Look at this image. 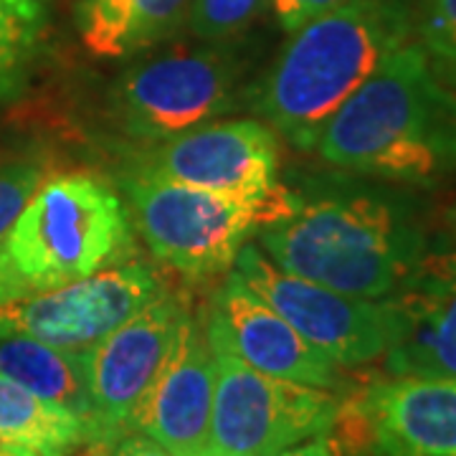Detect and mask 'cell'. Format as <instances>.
I'll return each mask as SVG.
<instances>
[{
    "label": "cell",
    "mask_w": 456,
    "mask_h": 456,
    "mask_svg": "<svg viewBox=\"0 0 456 456\" xmlns=\"http://www.w3.org/2000/svg\"><path fill=\"white\" fill-rule=\"evenodd\" d=\"M0 373L38 398L71 411L94 428L99 439L86 386V353L61 350L23 335H0Z\"/></svg>",
    "instance_id": "e0dca14e"
},
{
    "label": "cell",
    "mask_w": 456,
    "mask_h": 456,
    "mask_svg": "<svg viewBox=\"0 0 456 456\" xmlns=\"http://www.w3.org/2000/svg\"><path fill=\"white\" fill-rule=\"evenodd\" d=\"M274 456H370L365 454L362 449H358L355 444H350L347 439H342L338 431H327L320 436L294 444L289 449L279 452Z\"/></svg>",
    "instance_id": "603a6c76"
},
{
    "label": "cell",
    "mask_w": 456,
    "mask_h": 456,
    "mask_svg": "<svg viewBox=\"0 0 456 456\" xmlns=\"http://www.w3.org/2000/svg\"><path fill=\"white\" fill-rule=\"evenodd\" d=\"M46 180V167L38 160H13L0 165V239L13 226L18 213Z\"/></svg>",
    "instance_id": "7402d4cb"
},
{
    "label": "cell",
    "mask_w": 456,
    "mask_h": 456,
    "mask_svg": "<svg viewBox=\"0 0 456 456\" xmlns=\"http://www.w3.org/2000/svg\"><path fill=\"white\" fill-rule=\"evenodd\" d=\"M191 0H77L82 46L99 59H130L158 46L188 20Z\"/></svg>",
    "instance_id": "2e32d148"
},
{
    "label": "cell",
    "mask_w": 456,
    "mask_h": 456,
    "mask_svg": "<svg viewBox=\"0 0 456 456\" xmlns=\"http://www.w3.org/2000/svg\"><path fill=\"white\" fill-rule=\"evenodd\" d=\"M44 23L41 0H0V97H11L26 82Z\"/></svg>",
    "instance_id": "d6986e66"
},
{
    "label": "cell",
    "mask_w": 456,
    "mask_h": 456,
    "mask_svg": "<svg viewBox=\"0 0 456 456\" xmlns=\"http://www.w3.org/2000/svg\"><path fill=\"white\" fill-rule=\"evenodd\" d=\"M163 292L147 264L122 259L74 284L0 305V335L86 353Z\"/></svg>",
    "instance_id": "9c48e42d"
},
{
    "label": "cell",
    "mask_w": 456,
    "mask_h": 456,
    "mask_svg": "<svg viewBox=\"0 0 456 456\" xmlns=\"http://www.w3.org/2000/svg\"><path fill=\"white\" fill-rule=\"evenodd\" d=\"M206 320L213 347L228 350L259 373L327 391H340L345 383L340 365L305 340L277 310L246 289L231 272L213 294Z\"/></svg>",
    "instance_id": "4fadbf2b"
},
{
    "label": "cell",
    "mask_w": 456,
    "mask_h": 456,
    "mask_svg": "<svg viewBox=\"0 0 456 456\" xmlns=\"http://www.w3.org/2000/svg\"><path fill=\"white\" fill-rule=\"evenodd\" d=\"M137 170L218 196L269 203L279 185V137L259 117L213 119L165 140Z\"/></svg>",
    "instance_id": "8fae6325"
},
{
    "label": "cell",
    "mask_w": 456,
    "mask_h": 456,
    "mask_svg": "<svg viewBox=\"0 0 456 456\" xmlns=\"http://www.w3.org/2000/svg\"><path fill=\"white\" fill-rule=\"evenodd\" d=\"M391 342L383 353L388 375L456 380V254L444 244L428 248L421 266L386 297Z\"/></svg>",
    "instance_id": "5bb4252c"
},
{
    "label": "cell",
    "mask_w": 456,
    "mask_h": 456,
    "mask_svg": "<svg viewBox=\"0 0 456 456\" xmlns=\"http://www.w3.org/2000/svg\"><path fill=\"white\" fill-rule=\"evenodd\" d=\"M335 365L360 368L383 358L391 342L386 297L365 299L292 274L248 241L228 269Z\"/></svg>",
    "instance_id": "ba28073f"
},
{
    "label": "cell",
    "mask_w": 456,
    "mask_h": 456,
    "mask_svg": "<svg viewBox=\"0 0 456 456\" xmlns=\"http://www.w3.org/2000/svg\"><path fill=\"white\" fill-rule=\"evenodd\" d=\"M444 244L456 254V203L444 216Z\"/></svg>",
    "instance_id": "4316f807"
},
{
    "label": "cell",
    "mask_w": 456,
    "mask_h": 456,
    "mask_svg": "<svg viewBox=\"0 0 456 456\" xmlns=\"http://www.w3.org/2000/svg\"><path fill=\"white\" fill-rule=\"evenodd\" d=\"M342 0H272L274 13L279 18V26L284 31H297L299 26H305L307 20L325 13L330 8H335Z\"/></svg>",
    "instance_id": "cb8c5ba5"
},
{
    "label": "cell",
    "mask_w": 456,
    "mask_h": 456,
    "mask_svg": "<svg viewBox=\"0 0 456 456\" xmlns=\"http://www.w3.org/2000/svg\"><path fill=\"white\" fill-rule=\"evenodd\" d=\"M269 0H191L188 26L203 41H224L248 28Z\"/></svg>",
    "instance_id": "44dd1931"
},
{
    "label": "cell",
    "mask_w": 456,
    "mask_h": 456,
    "mask_svg": "<svg viewBox=\"0 0 456 456\" xmlns=\"http://www.w3.org/2000/svg\"><path fill=\"white\" fill-rule=\"evenodd\" d=\"M256 244L277 266L330 289L383 299L406 284L431 239L413 198L368 185H330L264 224Z\"/></svg>",
    "instance_id": "6da1fadb"
},
{
    "label": "cell",
    "mask_w": 456,
    "mask_h": 456,
    "mask_svg": "<svg viewBox=\"0 0 456 456\" xmlns=\"http://www.w3.org/2000/svg\"><path fill=\"white\" fill-rule=\"evenodd\" d=\"M416 11V0H342L312 18L251 89V110L294 150L310 152L342 102L413 41Z\"/></svg>",
    "instance_id": "7a4b0ae2"
},
{
    "label": "cell",
    "mask_w": 456,
    "mask_h": 456,
    "mask_svg": "<svg viewBox=\"0 0 456 456\" xmlns=\"http://www.w3.org/2000/svg\"><path fill=\"white\" fill-rule=\"evenodd\" d=\"M241 66L226 51L175 49L125 69L110 86L107 114L125 137L160 145L233 112Z\"/></svg>",
    "instance_id": "8992f818"
},
{
    "label": "cell",
    "mask_w": 456,
    "mask_h": 456,
    "mask_svg": "<svg viewBox=\"0 0 456 456\" xmlns=\"http://www.w3.org/2000/svg\"><path fill=\"white\" fill-rule=\"evenodd\" d=\"M444 160H446L449 170H456V112L449 122L446 137H444Z\"/></svg>",
    "instance_id": "484cf974"
},
{
    "label": "cell",
    "mask_w": 456,
    "mask_h": 456,
    "mask_svg": "<svg viewBox=\"0 0 456 456\" xmlns=\"http://www.w3.org/2000/svg\"><path fill=\"white\" fill-rule=\"evenodd\" d=\"M122 191L132 228L140 231L150 254L191 279L228 272L264 224L289 216L299 203V193L289 188H281L269 203H254L137 167L122 180Z\"/></svg>",
    "instance_id": "5b68a950"
},
{
    "label": "cell",
    "mask_w": 456,
    "mask_h": 456,
    "mask_svg": "<svg viewBox=\"0 0 456 456\" xmlns=\"http://www.w3.org/2000/svg\"><path fill=\"white\" fill-rule=\"evenodd\" d=\"M0 441L31 449L38 456H71L99 439L79 416L0 373Z\"/></svg>",
    "instance_id": "ac0fdd59"
},
{
    "label": "cell",
    "mask_w": 456,
    "mask_h": 456,
    "mask_svg": "<svg viewBox=\"0 0 456 456\" xmlns=\"http://www.w3.org/2000/svg\"><path fill=\"white\" fill-rule=\"evenodd\" d=\"M130 213L104 180H44L0 239V305L51 292L127 259Z\"/></svg>",
    "instance_id": "277c9868"
},
{
    "label": "cell",
    "mask_w": 456,
    "mask_h": 456,
    "mask_svg": "<svg viewBox=\"0 0 456 456\" xmlns=\"http://www.w3.org/2000/svg\"><path fill=\"white\" fill-rule=\"evenodd\" d=\"M112 446L114 441H92L71 456H112Z\"/></svg>",
    "instance_id": "83f0119b"
},
{
    "label": "cell",
    "mask_w": 456,
    "mask_h": 456,
    "mask_svg": "<svg viewBox=\"0 0 456 456\" xmlns=\"http://www.w3.org/2000/svg\"><path fill=\"white\" fill-rule=\"evenodd\" d=\"M213 355L211 456H274L338 424V391L259 373L221 347Z\"/></svg>",
    "instance_id": "52a82bcc"
},
{
    "label": "cell",
    "mask_w": 456,
    "mask_h": 456,
    "mask_svg": "<svg viewBox=\"0 0 456 456\" xmlns=\"http://www.w3.org/2000/svg\"><path fill=\"white\" fill-rule=\"evenodd\" d=\"M0 456H38L31 449H23V446H16V444H3L0 441Z\"/></svg>",
    "instance_id": "f1b7e54d"
},
{
    "label": "cell",
    "mask_w": 456,
    "mask_h": 456,
    "mask_svg": "<svg viewBox=\"0 0 456 456\" xmlns=\"http://www.w3.org/2000/svg\"><path fill=\"white\" fill-rule=\"evenodd\" d=\"M413 38L434 79L456 97V0H421Z\"/></svg>",
    "instance_id": "ffe728a7"
},
{
    "label": "cell",
    "mask_w": 456,
    "mask_h": 456,
    "mask_svg": "<svg viewBox=\"0 0 456 456\" xmlns=\"http://www.w3.org/2000/svg\"><path fill=\"white\" fill-rule=\"evenodd\" d=\"M216 355L206 310L188 312L178 342L134 416L132 431L163 444L173 456H211Z\"/></svg>",
    "instance_id": "9a60e30c"
},
{
    "label": "cell",
    "mask_w": 456,
    "mask_h": 456,
    "mask_svg": "<svg viewBox=\"0 0 456 456\" xmlns=\"http://www.w3.org/2000/svg\"><path fill=\"white\" fill-rule=\"evenodd\" d=\"M456 97L413 41L395 49L330 117L314 150L327 165L388 183H434L446 167L444 137Z\"/></svg>",
    "instance_id": "3957f363"
},
{
    "label": "cell",
    "mask_w": 456,
    "mask_h": 456,
    "mask_svg": "<svg viewBox=\"0 0 456 456\" xmlns=\"http://www.w3.org/2000/svg\"><path fill=\"white\" fill-rule=\"evenodd\" d=\"M188 312L185 297L163 292L86 350V386L99 439L117 441L132 431L134 416L170 358Z\"/></svg>",
    "instance_id": "30bf717a"
},
{
    "label": "cell",
    "mask_w": 456,
    "mask_h": 456,
    "mask_svg": "<svg viewBox=\"0 0 456 456\" xmlns=\"http://www.w3.org/2000/svg\"><path fill=\"white\" fill-rule=\"evenodd\" d=\"M332 431L370 456H456V380L388 375L342 398Z\"/></svg>",
    "instance_id": "7c38bea8"
},
{
    "label": "cell",
    "mask_w": 456,
    "mask_h": 456,
    "mask_svg": "<svg viewBox=\"0 0 456 456\" xmlns=\"http://www.w3.org/2000/svg\"><path fill=\"white\" fill-rule=\"evenodd\" d=\"M112 456H173L163 444L147 436L142 431H127L114 441Z\"/></svg>",
    "instance_id": "d4e9b609"
}]
</instances>
